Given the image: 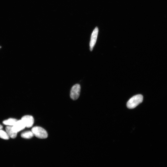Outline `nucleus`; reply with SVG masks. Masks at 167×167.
<instances>
[{
    "instance_id": "nucleus-1",
    "label": "nucleus",
    "mask_w": 167,
    "mask_h": 167,
    "mask_svg": "<svg viewBox=\"0 0 167 167\" xmlns=\"http://www.w3.org/2000/svg\"><path fill=\"white\" fill-rule=\"evenodd\" d=\"M142 95L138 94L134 96L130 99L127 103V106L128 108L132 109L135 108L143 101Z\"/></svg>"
},
{
    "instance_id": "nucleus-2",
    "label": "nucleus",
    "mask_w": 167,
    "mask_h": 167,
    "mask_svg": "<svg viewBox=\"0 0 167 167\" xmlns=\"http://www.w3.org/2000/svg\"><path fill=\"white\" fill-rule=\"evenodd\" d=\"M31 131L37 138L40 139H45L48 137V133L45 129L42 127L36 126L33 127Z\"/></svg>"
},
{
    "instance_id": "nucleus-3",
    "label": "nucleus",
    "mask_w": 167,
    "mask_h": 167,
    "mask_svg": "<svg viewBox=\"0 0 167 167\" xmlns=\"http://www.w3.org/2000/svg\"><path fill=\"white\" fill-rule=\"evenodd\" d=\"M81 89V86L79 84H76L74 85L71 90V98L74 100H76L79 98L80 95Z\"/></svg>"
},
{
    "instance_id": "nucleus-4",
    "label": "nucleus",
    "mask_w": 167,
    "mask_h": 167,
    "mask_svg": "<svg viewBox=\"0 0 167 167\" xmlns=\"http://www.w3.org/2000/svg\"><path fill=\"white\" fill-rule=\"evenodd\" d=\"M98 32V29L97 27H96L92 32L90 44V50L91 51H92L96 44Z\"/></svg>"
},
{
    "instance_id": "nucleus-5",
    "label": "nucleus",
    "mask_w": 167,
    "mask_h": 167,
    "mask_svg": "<svg viewBox=\"0 0 167 167\" xmlns=\"http://www.w3.org/2000/svg\"><path fill=\"white\" fill-rule=\"evenodd\" d=\"M21 120L23 122L25 127L27 128L32 127L34 124V118L32 116L29 115L23 116Z\"/></svg>"
},
{
    "instance_id": "nucleus-6",
    "label": "nucleus",
    "mask_w": 167,
    "mask_h": 167,
    "mask_svg": "<svg viewBox=\"0 0 167 167\" xmlns=\"http://www.w3.org/2000/svg\"><path fill=\"white\" fill-rule=\"evenodd\" d=\"M25 127L23 122L21 120H17L15 124L12 126V129L14 132L17 133L24 129Z\"/></svg>"
},
{
    "instance_id": "nucleus-7",
    "label": "nucleus",
    "mask_w": 167,
    "mask_h": 167,
    "mask_svg": "<svg viewBox=\"0 0 167 167\" xmlns=\"http://www.w3.org/2000/svg\"><path fill=\"white\" fill-rule=\"evenodd\" d=\"M6 132L9 137L12 138H15L17 133L14 132L12 129V126H7L6 128Z\"/></svg>"
},
{
    "instance_id": "nucleus-8",
    "label": "nucleus",
    "mask_w": 167,
    "mask_h": 167,
    "mask_svg": "<svg viewBox=\"0 0 167 167\" xmlns=\"http://www.w3.org/2000/svg\"><path fill=\"white\" fill-rule=\"evenodd\" d=\"M17 120L16 119L10 118L8 120L4 121L3 122V123L5 125L13 126L15 124Z\"/></svg>"
},
{
    "instance_id": "nucleus-9",
    "label": "nucleus",
    "mask_w": 167,
    "mask_h": 167,
    "mask_svg": "<svg viewBox=\"0 0 167 167\" xmlns=\"http://www.w3.org/2000/svg\"><path fill=\"white\" fill-rule=\"evenodd\" d=\"M22 138L25 139H30L34 136L32 131H28L22 133L21 134Z\"/></svg>"
},
{
    "instance_id": "nucleus-10",
    "label": "nucleus",
    "mask_w": 167,
    "mask_h": 167,
    "mask_svg": "<svg viewBox=\"0 0 167 167\" xmlns=\"http://www.w3.org/2000/svg\"><path fill=\"white\" fill-rule=\"evenodd\" d=\"M0 138L5 140H8L9 137L6 132L0 129Z\"/></svg>"
},
{
    "instance_id": "nucleus-11",
    "label": "nucleus",
    "mask_w": 167,
    "mask_h": 167,
    "mask_svg": "<svg viewBox=\"0 0 167 167\" xmlns=\"http://www.w3.org/2000/svg\"><path fill=\"white\" fill-rule=\"evenodd\" d=\"M3 128V126L0 124V129H2Z\"/></svg>"
},
{
    "instance_id": "nucleus-12",
    "label": "nucleus",
    "mask_w": 167,
    "mask_h": 167,
    "mask_svg": "<svg viewBox=\"0 0 167 167\" xmlns=\"http://www.w3.org/2000/svg\"><path fill=\"white\" fill-rule=\"evenodd\" d=\"M1 48V47H0V48Z\"/></svg>"
}]
</instances>
